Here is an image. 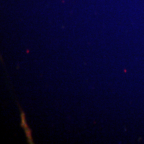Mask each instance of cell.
<instances>
[{
	"mask_svg": "<svg viewBox=\"0 0 144 144\" xmlns=\"http://www.w3.org/2000/svg\"><path fill=\"white\" fill-rule=\"evenodd\" d=\"M21 125H22V127L24 128L25 132V134H26L27 137H28V139L29 143H30V144H33V142H32L31 131H30L29 129V127H28V125H27V123H26V121H25V114L23 113V112H21Z\"/></svg>",
	"mask_w": 144,
	"mask_h": 144,
	"instance_id": "obj_1",
	"label": "cell"
}]
</instances>
